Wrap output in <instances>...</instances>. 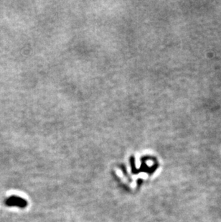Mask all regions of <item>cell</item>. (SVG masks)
I'll list each match as a JSON object with an SVG mask.
<instances>
[{
  "label": "cell",
  "instance_id": "1",
  "mask_svg": "<svg viewBox=\"0 0 221 222\" xmlns=\"http://www.w3.org/2000/svg\"><path fill=\"white\" fill-rule=\"evenodd\" d=\"M5 204L8 206L14 207L17 206L20 208H24L28 205V202L24 198L17 196H11L7 199H6Z\"/></svg>",
  "mask_w": 221,
  "mask_h": 222
}]
</instances>
